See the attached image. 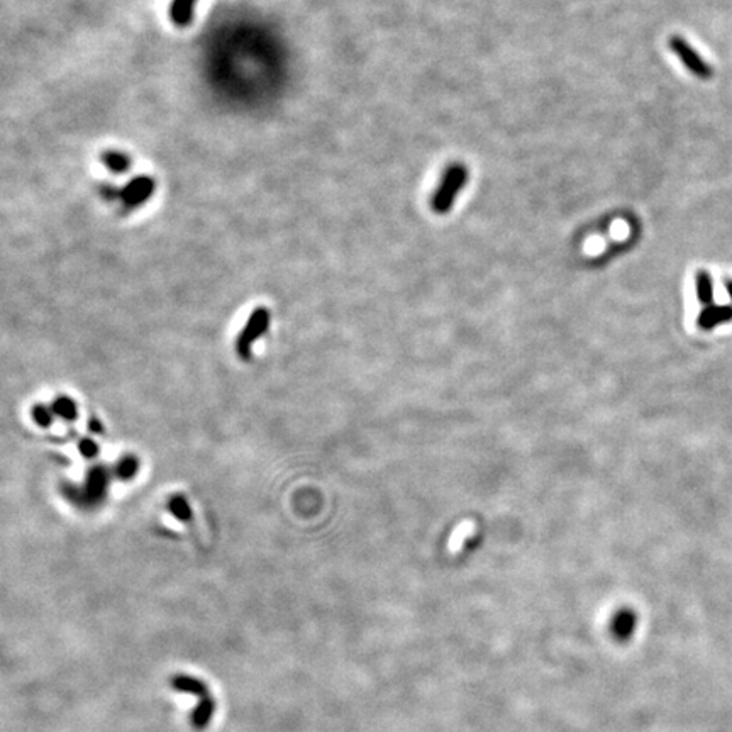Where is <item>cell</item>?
Listing matches in <instances>:
<instances>
[{"instance_id":"1","label":"cell","mask_w":732,"mask_h":732,"mask_svg":"<svg viewBox=\"0 0 732 732\" xmlns=\"http://www.w3.org/2000/svg\"><path fill=\"white\" fill-rule=\"evenodd\" d=\"M468 182V170L463 165H451L445 171L441 183L436 190L434 197L431 200V207L436 214H446L453 207V202L459 190Z\"/></svg>"},{"instance_id":"2","label":"cell","mask_w":732,"mask_h":732,"mask_svg":"<svg viewBox=\"0 0 732 732\" xmlns=\"http://www.w3.org/2000/svg\"><path fill=\"white\" fill-rule=\"evenodd\" d=\"M669 48H671V51L680 58L681 63L685 65V68H687L692 75H695L697 79H700V80L710 79L712 73H714L712 66L708 65L707 61L703 60L699 53H697V49L692 48V46L688 45L683 38L673 36L671 40H669Z\"/></svg>"},{"instance_id":"3","label":"cell","mask_w":732,"mask_h":732,"mask_svg":"<svg viewBox=\"0 0 732 732\" xmlns=\"http://www.w3.org/2000/svg\"><path fill=\"white\" fill-rule=\"evenodd\" d=\"M154 190H157L154 178L150 177V175H139V177L132 178L126 186L120 189L119 197L122 200L124 207L136 209L143 205L148 198L153 197Z\"/></svg>"},{"instance_id":"4","label":"cell","mask_w":732,"mask_h":732,"mask_svg":"<svg viewBox=\"0 0 732 732\" xmlns=\"http://www.w3.org/2000/svg\"><path fill=\"white\" fill-rule=\"evenodd\" d=\"M732 321V307L731 305H712L703 307L702 312H700L699 319H697V324L700 329L703 331H712L714 327H717L724 322Z\"/></svg>"},{"instance_id":"5","label":"cell","mask_w":732,"mask_h":732,"mask_svg":"<svg viewBox=\"0 0 732 732\" xmlns=\"http://www.w3.org/2000/svg\"><path fill=\"white\" fill-rule=\"evenodd\" d=\"M636 629V615L632 610L622 609L612 619V634L617 641H628Z\"/></svg>"},{"instance_id":"6","label":"cell","mask_w":732,"mask_h":732,"mask_svg":"<svg viewBox=\"0 0 732 732\" xmlns=\"http://www.w3.org/2000/svg\"><path fill=\"white\" fill-rule=\"evenodd\" d=\"M171 687H173L175 690L186 693V695L198 697V699H205V697H209L207 687H205L204 681L193 678V676H189V675H175L173 678H171Z\"/></svg>"},{"instance_id":"7","label":"cell","mask_w":732,"mask_h":732,"mask_svg":"<svg viewBox=\"0 0 732 732\" xmlns=\"http://www.w3.org/2000/svg\"><path fill=\"white\" fill-rule=\"evenodd\" d=\"M197 0H173L170 7V19L175 26L185 27L193 21Z\"/></svg>"},{"instance_id":"8","label":"cell","mask_w":732,"mask_h":732,"mask_svg":"<svg viewBox=\"0 0 732 732\" xmlns=\"http://www.w3.org/2000/svg\"><path fill=\"white\" fill-rule=\"evenodd\" d=\"M102 163L104 166L112 173H127L131 168V158L126 153H120V151H105L102 154Z\"/></svg>"},{"instance_id":"9","label":"cell","mask_w":732,"mask_h":732,"mask_svg":"<svg viewBox=\"0 0 732 732\" xmlns=\"http://www.w3.org/2000/svg\"><path fill=\"white\" fill-rule=\"evenodd\" d=\"M214 708H216V706H214V700L210 699V697L198 700L197 707L193 708L192 712V726L196 727V729H204V727H207L210 719H212Z\"/></svg>"},{"instance_id":"10","label":"cell","mask_w":732,"mask_h":732,"mask_svg":"<svg viewBox=\"0 0 732 732\" xmlns=\"http://www.w3.org/2000/svg\"><path fill=\"white\" fill-rule=\"evenodd\" d=\"M697 295H699V301L703 305H712L714 302V280L708 271L700 270L697 273Z\"/></svg>"},{"instance_id":"11","label":"cell","mask_w":732,"mask_h":732,"mask_svg":"<svg viewBox=\"0 0 732 732\" xmlns=\"http://www.w3.org/2000/svg\"><path fill=\"white\" fill-rule=\"evenodd\" d=\"M726 290H727V294H729V297H731V301H732V280H727V282H726Z\"/></svg>"}]
</instances>
